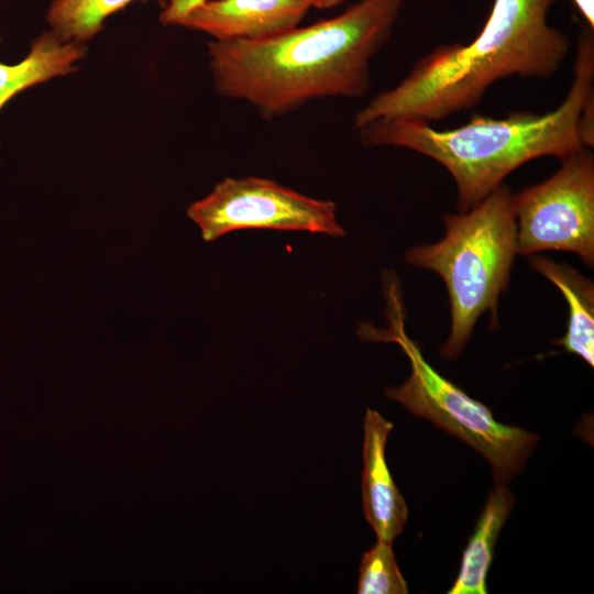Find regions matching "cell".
I'll use <instances>...</instances> for the list:
<instances>
[{
  "instance_id": "5",
  "label": "cell",
  "mask_w": 594,
  "mask_h": 594,
  "mask_svg": "<svg viewBox=\"0 0 594 594\" xmlns=\"http://www.w3.org/2000/svg\"><path fill=\"white\" fill-rule=\"evenodd\" d=\"M389 328L362 324L363 339L397 343L410 362V375L399 387L386 391L409 413L433 422L480 452L491 464L496 484L506 485L519 474L532 453L538 436L496 421L491 410L440 375L424 358L404 328V305L395 278L385 279Z\"/></svg>"
},
{
  "instance_id": "1",
  "label": "cell",
  "mask_w": 594,
  "mask_h": 594,
  "mask_svg": "<svg viewBox=\"0 0 594 594\" xmlns=\"http://www.w3.org/2000/svg\"><path fill=\"white\" fill-rule=\"evenodd\" d=\"M404 0H359L341 14L274 37L208 43L216 91L264 119L324 98H360L371 62L388 43Z\"/></svg>"
},
{
  "instance_id": "17",
  "label": "cell",
  "mask_w": 594,
  "mask_h": 594,
  "mask_svg": "<svg viewBox=\"0 0 594 594\" xmlns=\"http://www.w3.org/2000/svg\"><path fill=\"white\" fill-rule=\"evenodd\" d=\"M306 4L309 9H331L340 6L345 0H298Z\"/></svg>"
},
{
  "instance_id": "2",
  "label": "cell",
  "mask_w": 594,
  "mask_h": 594,
  "mask_svg": "<svg viewBox=\"0 0 594 594\" xmlns=\"http://www.w3.org/2000/svg\"><path fill=\"white\" fill-rule=\"evenodd\" d=\"M556 2L494 0L472 42L441 45L420 58L398 85L356 112L354 129L375 120L440 121L476 106L501 79L552 77L571 45L568 35L548 22Z\"/></svg>"
},
{
  "instance_id": "3",
  "label": "cell",
  "mask_w": 594,
  "mask_h": 594,
  "mask_svg": "<svg viewBox=\"0 0 594 594\" xmlns=\"http://www.w3.org/2000/svg\"><path fill=\"white\" fill-rule=\"evenodd\" d=\"M593 80V31L585 30L578 40L569 92L550 112H515L502 119L473 116L450 130L415 119L375 120L358 129L359 139L367 147H403L441 164L454 180L458 212H465L521 165L543 156L562 161L585 147L580 124L583 108L594 97Z\"/></svg>"
},
{
  "instance_id": "8",
  "label": "cell",
  "mask_w": 594,
  "mask_h": 594,
  "mask_svg": "<svg viewBox=\"0 0 594 594\" xmlns=\"http://www.w3.org/2000/svg\"><path fill=\"white\" fill-rule=\"evenodd\" d=\"M308 10L298 0H208L188 11L176 25L207 33L217 41H256L297 28Z\"/></svg>"
},
{
  "instance_id": "16",
  "label": "cell",
  "mask_w": 594,
  "mask_h": 594,
  "mask_svg": "<svg viewBox=\"0 0 594 594\" xmlns=\"http://www.w3.org/2000/svg\"><path fill=\"white\" fill-rule=\"evenodd\" d=\"M591 30H594V0H572Z\"/></svg>"
},
{
  "instance_id": "15",
  "label": "cell",
  "mask_w": 594,
  "mask_h": 594,
  "mask_svg": "<svg viewBox=\"0 0 594 594\" xmlns=\"http://www.w3.org/2000/svg\"><path fill=\"white\" fill-rule=\"evenodd\" d=\"M208 0H158L160 21L163 25H176L193 8Z\"/></svg>"
},
{
  "instance_id": "14",
  "label": "cell",
  "mask_w": 594,
  "mask_h": 594,
  "mask_svg": "<svg viewBox=\"0 0 594 594\" xmlns=\"http://www.w3.org/2000/svg\"><path fill=\"white\" fill-rule=\"evenodd\" d=\"M359 594H406L408 587L397 565L392 543L377 539L360 564Z\"/></svg>"
},
{
  "instance_id": "6",
  "label": "cell",
  "mask_w": 594,
  "mask_h": 594,
  "mask_svg": "<svg viewBox=\"0 0 594 594\" xmlns=\"http://www.w3.org/2000/svg\"><path fill=\"white\" fill-rule=\"evenodd\" d=\"M517 254L548 250L594 265V157L584 147L548 179L514 194Z\"/></svg>"
},
{
  "instance_id": "12",
  "label": "cell",
  "mask_w": 594,
  "mask_h": 594,
  "mask_svg": "<svg viewBox=\"0 0 594 594\" xmlns=\"http://www.w3.org/2000/svg\"><path fill=\"white\" fill-rule=\"evenodd\" d=\"M515 498L503 484H495L463 551L459 574L448 594H486V578L494 546L506 522Z\"/></svg>"
},
{
  "instance_id": "7",
  "label": "cell",
  "mask_w": 594,
  "mask_h": 594,
  "mask_svg": "<svg viewBox=\"0 0 594 594\" xmlns=\"http://www.w3.org/2000/svg\"><path fill=\"white\" fill-rule=\"evenodd\" d=\"M336 204L307 197L272 179L231 178L218 183L201 200L190 205L188 217L205 241L241 229L308 231L344 235Z\"/></svg>"
},
{
  "instance_id": "11",
  "label": "cell",
  "mask_w": 594,
  "mask_h": 594,
  "mask_svg": "<svg viewBox=\"0 0 594 594\" xmlns=\"http://www.w3.org/2000/svg\"><path fill=\"white\" fill-rule=\"evenodd\" d=\"M85 55V44L62 42L51 31L43 33L32 42L30 52L21 62H0V111L23 90L75 73Z\"/></svg>"
},
{
  "instance_id": "4",
  "label": "cell",
  "mask_w": 594,
  "mask_h": 594,
  "mask_svg": "<svg viewBox=\"0 0 594 594\" xmlns=\"http://www.w3.org/2000/svg\"><path fill=\"white\" fill-rule=\"evenodd\" d=\"M443 223L440 241L410 248L405 260L444 282L451 324L440 353L454 360L484 312H490L492 326L498 324V300L517 255L514 193L502 184L469 211L446 215Z\"/></svg>"
},
{
  "instance_id": "10",
  "label": "cell",
  "mask_w": 594,
  "mask_h": 594,
  "mask_svg": "<svg viewBox=\"0 0 594 594\" xmlns=\"http://www.w3.org/2000/svg\"><path fill=\"white\" fill-rule=\"evenodd\" d=\"M532 268L554 284L564 296L569 319L565 333L554 340L565 352L594 365V285L593 282L568 264L534 255L529 258Z\"/></svg>"
},
{
  "instance_id": "13",
  "label": "cell",
  "mask_w": 594,
  "mask_h": 594,
  "mask_svg": "<svg viewBox=\"0 0 594 594\" xmlns=\"http://www.w3.org/2000/svg\"><path fill=\"white\" fill-rule=\"evenodd\" d=\"M132 1L134 0H53L46 12V20L51 32L62 42L85 44L102 30L109 15Z\"/></svg>"
},
{
  "instance_id": "9",
  "label": "cell",
  "mask_w": 594,
  "mask_h": 594,
  "mask_svg": "<svg viewBox=\"0 0 594 594\" xmlns=\"http://www.w3.org/2000/svg\"><path fill=\"white\" fill-rule=\"evenodd\" d=\"M393 424L367 409L364 418L362 504L377 539L392 543L407 521L406 502L388 470L385 447Z\"/></svg>"
}]
</instances>
